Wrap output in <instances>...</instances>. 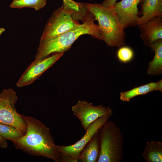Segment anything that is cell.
Masks as SVG:
<instances>
[{"instance_id":"obj_2","label":"cell","mask_w":162,"mask_h":162,"mask_svg":"<svg viewBox=\"0 0 162 162\" xmlns=\"http://www.w3.org/2000/svg\"><path fill=\"white\" fill-rule=\"evenodd\" d=\"M91 14L82 24L52 38L40 40L34 61L44 59L51 54L64 53L70 50L75 41L81 35L88 34L103 40L98 25L95 24Z\"/></svg>"},{"instance_id":"obj_14","label":"cell","mask_w":162,"mask_h":162,"mask_svg":"<svg viewBox=\"0 0 162 162\" xmlns=\"http://www.w3.org/2000/svg\"><path fill=\"white\" fill-rule=\"evenodd\" d=\"M156 91L162 92V80L157 82H151L130 90L121 92L120 99L123 101L129 102L131 98L136 96Z\"/></svg>"},{"instance_id":"obj_6","label":"cell","mask_w":162,"mask_h":162,"mask_svg":"<svg viewBox=\"0 0 162 162\" xmlns=\"http://www.w3.org/2000/svg\"><path fill=\"white\" fill-rule=\"evenodd\" d=\"M17 99L16 92L11 88L4 89L0 93V123L13 126L24 135L27 126L22 115L18 112L15 108Z\"/></svg>"},{"instance_id":"obj_23","label":"cell","mask_w":162,"mask_h":162,"mask_svg":"<svg viewBox=\"0 0 162 162\" xmlns=\"http://www.w3.org/2000/svg\"><path fill=\"white\" fill-rule=\"evenodd\" d=\"M5 31V29L4 28H0V35L1 34L4 32Z\"/></svg>"},{"instance_id":"obj_20","label":"cell","mask_w":162,"mask_h":162,"mask_svg":"<svg viewBox=\"0 0 162 162\" xmlns=\"http://www.w3.org/2000/svg\"><path fill=\"white\" fill-rule=\"evenodd\" d=\"M63 5L73 9L77 8L78 5V2H76L72 0H63Z\"/></svg>"},{"instance_id":"obj_9","label":"cell","mask_w":162,"mask_h":162,"mask_svg":"<svg viewBox=\"0 0 162 162\" xmlns=\"http://www.w3.org/2000/svg\"><path fill=\"white\" fill-rule=\"evenodd\" d=\"M64 54L56 53L50 56L37 61H34L23 73L16 83L20 87L28 85L33 82L47 69L52 66Z\"/></svg>"},{"instance_id":"obj_19","label":"cell","mask_w":162,"mask_h":162,"mask_svg":"<svg viewBox=\"0 0 162 162\" xmlns=\"http://www.w3.org/2000/svg\"><path fill=\"white\" fill-rule=\"evenodd\" d=\"M117 56L120 62L123 63H127L132 60L134 57V53L131 48L123 46L120 47L118 50Z\"/></svg>"},{"instance_id":"obj_7","label":"cell","mask_w":162,"mask_h":162,"mask_svg":"<svg viewBox=\"0 0 162 162\" xmlns=\"http://www.w3.org/2000/svg\"><path fill=\"white\" fill-rule=\"evenodd\" d=\"M112 115L100 117L92 123L83 136L73 144L68 146L56 145L61 155L62 162H77L83 148L94 134L108 120Z\"/></svg>"},{"instance_id":"obj_17","label":"cell","mask_w":162,"mask_h":162,"mask_svg":"<svg viewBox=\"0 0 162 162\" xmlns=\"http://www.w3.org/2000/svg\"><path fill=\"white\" fill-rule=\"evenodd\" d=\"M47 0H13L9 5L11 8L21 9L23 8H33L39 10L46 5Z\"/></svg>"},{"instance_id":"obj_4","label":"cell","mask_w":162,"mask_h":162,"mask_svg":"<svg viewBox=\"0 0 162 162\" xmlns=\"http://www.w3.org/2000/svg\"><path fill=\"white\" fill-rule=\"evenodd\" d=\"M101 151L98 162H121L123 156L124 136L119 127L106 122L99 130Z\"/></svg>"},{"instance_id":"obj_8","label":"cell","mask_w":162,"mask_h":162,"mask_svg":"<svg viewBox=\"0 0 162 162\" xmlns=\"http://www.w3.org/2000/svg\"><path fill=\"white\" fill-rule=\"evenodd\" d=\"M72 110L85 131L92 123L99 117L107 115H112L113 113V110L109 107L101 104L95 106L92 103L85 100H79L75 105L72 106Z\"/></svg>"},{"instance_id":"obj_18","label":"cell","mask_w":162,"mask_h":162,"mask_svg":"<svg viewBox=\"0 0 162 162\" xmlns=\"http://www.w3.org/2000/svg\"><path fill=\"white\" fill-rule=\"evenodd\" d=\"M0 134L5 140L11 142L20 139L23 135L19 130L15 127L1 123Z\"/></svg>"},{"instance_id":"obj_16","label":"cell","mask_w":162,"mask_h":162,"mask_svg":"<svg viewBox=\"0 0 162 162\" xmlns=\"http://www.w3.org/2000/svg\"><path fill=\"white\" fill-rule=\"evenodd\" d=\"M142 156L146 162H162V142L147 141Z\"/></svg>"},{"instance_id":"obj_22","label":"cell","mask_w":162,"mask_h":162,"mask_svg":"<svg viewBox=\"0 0 162 162\" xmlns=\"http://www.w3.org/2000/svg\"><path fill=\"white\" fill-rule=\"evenodd\" d=\"M8 146L7 140L4 139L0 134V148H5Z\"/></svg>"},{"instance_id":"obj_3","label":"cell","mask_w":162,"mask_h":162,"mask_svg":"<svg viewBox=\"0 0 162 162\" xmlns=\"http://www.w3.org/2000/svg\"><path fill=\"white\" fill-rule=\"evenodd\" d=\"M87 10L98 22L103 40L110 47H120L125 44L124 28L112 7L98 3H86Z\"/></svg>"},{"instance_id":"obj_15","label":"cell","mask_w":162,"mask_h":162,"mask_svg":"<svg viewBox=\"0 0 162 162\" xmlns=\"http://www.w3.org/2000/svg\"><path fill=\"white\" fill-rule=\"evenodd\" d=\"M151 51L154 52L153 59L148 63L147 74L154 76L162 73V39L154 42L150 46Z\"/></svg>"},{"instance_id":"obj_11","label":"cell","mask_w":162,"mask_h":162,"mask_svg":"<svg viewBox=\"0 0 162 162\" xmlns=\"http://www.w3.org/2000/svg\"><path fill=\"white\" fill-rule=\"evenodd\" d=\"M139 26L140 37L146 46L150 47L154 42L162 39V16L154 18Z\"/></svg>"},{"instance_id":"obj_1","label":"cell","mask_w":162,"mask_h":162,"mask_svg":"<svg viewBox=\"0 0 162 162\" xmlns=\"http://www.w3.org/2000/svg\"><path fill=\"white\" fill-rule=\"evenodd\" d=\"M27 126L26 133L13 142L17 149L32 155L62 162L61 155L55 144L49 128L40 121L22 115Z\"/></svg>"},{"instance_id":"obj_10","label":"cell","mask_w":162,"mask_h":162,"mask_svg":"<svg viewBox=\"0 0 162 162\" xmlns=\"http://www.w3.org/2000/svg\"><path fill=\"white\" fill-rule=\"evenodd\" d=\"M140 0H122L112 7L124 29L137 25L139 17L137 5Z\"/></svg>"},{"instance_id":"obj_5","label":"cell","mask_w":162,"mask_h":162,"mask_svg":"<svg viewBox=\"0 0 162 162\" xmlns=\"http://www.w3.org/2000/svg\"><path fill=\"white\" fill-rule=\"evenodd\" d=\"M86 17L84 11L76 10L63 5L55 11L48 20L40 40L52 38L79 25Z\"/></svg>"},{"instance_id":"obj_21","label":"cell","mask_w":162,"mask_h":162,"mask_svg":"<svg viewBox=\"0 0 162 162\" xmlns=\"http://www.w3.org/2000/svg\"><path fill=\"white\" fill-rule=\"evenodd\" d=\"M117 0H104L101 4L103 6L107 8L112 6Z\"/></svg>"},{"instance_id":"obj_12","label":"cell","mask_w":162,"mask_h":162,"mask_svg":"<svg viewBox=\"0 0 162 162\" xmlns=\"http://www.w3.org/2000/svg\"><path fill=\"white\" fill-rule=\"evenodd\" d=\"M137 25L141 26L154 18L162 16V0H143Z\"/></svg>"},{"instance_id":"obj_13","label":"cell","mask_w":162,"mask_h":162,"mask_svg":"<svg viewBox=\"0 0 162 162\" xmlns=\"http://www.w3.org/2000/svg\"><path fill=\"white\" fill-rule=\"evenodd\" d=\"M99 130L96 132L83 149L80 155L79 161L82 162H98L101 151V141Z\"/></svg>"}]
</instances>
